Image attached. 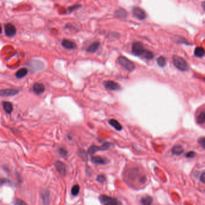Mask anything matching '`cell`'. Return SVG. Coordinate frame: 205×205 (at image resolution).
I'll use <instances>...</instances> for the list:
<instances>
[{"label":"cell","instance_id":"d4e9b609","mask_svg":"<svg viewBox=\"0 0 205 205\" xmlns=\"http://www.w3.org/2000/svg\"><path fill=\"white\" fill-rule=\"evenodd\" d=\"M154 54L149 50H146V51L144 53L143 55L142 56L143 58H145L147 60H152L154 58Z\"/></svg>","mask_w":205,"mask_h":205},{"label":"cell","instance_id":"7c38bea8","mask_svg":"<svg viewBox=\"0 0 205 205\" xmlns=\"http://www.w3.org/2000/svg\"><path fill=\"white\" fill-rule=\"evenodd\" d=\"M92 162L97 165H103L107 163L108 160L106 158H104L101 156H92L91 158Z\"/></svg>","mask_w":205,"mask_h":205},{"label":"cell","instance_id":"f1b7e54d","mask_svg":"<svg viewBox=\"0 0 205 205\" xmlns=\"http://www.w3.org/2000/svg\"><path fill=\"white\" fill-rule=\"evenodd\" d=\"M80 7H81V5L80 4H77V5H73V6H71V7H69L68 8V11L69 13H71L73 11L78 9V8Z\"/></svg>","mask_w":205,"mask_h":205},{"label":"cell","instance_id":"1f68e13d","mask_svg":"<svg viewBox=\"0 0 205 205\" xmlns=\"http://www.w3.org/2000/svg\"><path fill=\"white\" fill-rule=\"evenodd\" d=\"M200 179L201 182L205 184V172L201 174L200 178Z\"/></svg>","mask_w":205,"mask_h":205},{"label":"cell","instance_id":"7a4b0ae2","mask_svg":"<svg viewBox=\"0 0 205 205\" xmlns=\"http://www.w3.org/2000/svg\"><path fill=\"white\" fill-rule=\"evenodd\" d=\"M117 61L122 67H123L126 70L129 72L133 71L135 68L134 63L125 57L123 56L119 57L117 58Z\"/></svg>","mask_w":205,"mask_h":205},{"label":"cell","instance_id":"9c48e42d","mask_svg":"<svg viewBox=\"0 0 205 205\" xmlns=\"http://www.w3.org/2000/svg\"><path fill=\"white\" fill-rule=\"evenodd\" d=\"M33 90L34 93H36L37 95H39L44 93L45 90V87L42 83H36L34 84L33 86Z\"/></svg>","mask_w":205,"mask_h":205},{"label":"cell","instance_id":"2e32d148","mask_svg":"<svg viewBox=\"0 0 205 205\" xmlns=\"http://www.w3.org/2000/svg\"><path fill=\"white\" fill-rule=\"evenodd\" d=\"M28 73V70L25 67H22L19 69L15 73V76L18 79H21L25 77Z\"/></svg>","mask_w":205,"mask_h":205},{"label":"cell","instance_id":"ffe728a7","mask_svg":"<svg viewBox=\"0 0 205 205\" xmlns=\"http://www.w3.org/2000/svg\"><path fill=\"white\" fill-rule=\"evenodd\" d=\"M153 199L149 196H145L141 199V203L142 205H152Z\"/></svg>","mask_w":205,"mask_h":205},{"label":"cell","instance_id":"5b68a950","mask_svg":"<svg viewBox=\"0 0 205 205\" xmlns=\"http://www.w3.org/2000/svg\"><path fill=\"white\" fill-rule=\"evenodd\" d=\"M16 28L11 23H7L4 25V33L7 37H12L16 34Z\"/></svg>","mask_w":205,"mask_h":205},{"label":"cell","instance_id":"4316f807","mask_svg":"<svg viewBox=\"0 0 205 205\" xmlns=\"http://www.w3.org/2000/svg\"><path fill=\"white\" fill-rule=\"evenodd\" d=\"M198 143L199 144V145L203 149H205V137H200L199 140H198Z\"/></svg>","mask_w":205,"mask_h":205},{"label":"cell","instance_id":"836d02e7","mask_svg":"<svg viewBox=\"0 0 205 205\" xmlns=\"http://www.w3.org/2000/svg\"><path fill=\"white\" fill-rule=\"evenodd\" d=\"M202 8H203V10L205 11V2H202Z\"/></svg>","mask_w":205,"mask_h":205},{"label":"cell","instance_id":"3957f363","mask_svg":"<svg viewBox=\"0 0 205 205\" xmlns=\"http://www.w3.org/2000/svg\"><path fill=\"white\" fill-rule=\"evenodd\" d=\"M146 50L145 49L142 43L139 42H135L132 44V51L134 55L142 57Z\"/></svg>","mask_w":205,"mask_h":205},{"label":"cell","instance_id":"277c9868","mask_svg":"<svg viewBox=\"0 0 205 205\" xmlns=\"http://www.w3.org/2000/svg\"><path fill=\"white\" fill-rule=\"evenodd\" d=\"M99 199L101 203L104 204V205H122L121 203L117 199L105 195H101Z\"/></svg>","mask_w":205,"mask_h":205},{"label":"cell","instance_id":"e0dca14e","mask_svg":"<svg viewBox=\"0 0 205 205\" xmlns=\"http://www.w3.org/2000/svg\"><path fill=\"white\" fill-rule=\"evenodd\" d=\"M109 124L112 126L117 131H121L122 129V126L121 124L116 119H110L109 120Z\"/></svg>","mask_w":205,"mask_h":205},{"label":"cell","instance_id":"d6986e66","mask_svg":"<svg viewBox=\"0 0 205 205\" xmlns=\"http://www.w3.org/2000/svg\"><path fill=\"white\" fill-rule=\"evenodd\" d=\"M171 152L172 154L175 155H181L184 152V149L180 145H176L173 146V148H172Z\"/></svg>","mask_w":205,"mask_h":205},{"label":"cell","instance_id":"83f0119b","mask_svg":"<svg viewBox=\"0 0 205 205\" xmlns=\"http://www.w3.org/2000/svg\"><path fill=\"white\" fill-rule=\"evenodd\" d=\"M14 205H27V204L22 200L17 199L14 200Z\"/></svg>","mask_w":205,"mask_h":205},{"label":"cell","instance_id":"d6a6232c","mask_svg":"<svg viewBox=\"0 0 205 205\" xmlns=\"http://www.w3.org/2000/svg\"><path fill=\"white\" fill-rule=\"evenodd\" d=\"M60 153L63 156H66L67 154V151L64 150V149H60Z\"/></svg>","mask_w":205,"mask_h":205},{"label":"cell","instance_id":"52a82bcc","mask_svg":"<svg viewBox=\"0 0 205 205\" xmlns=\"http://www.w3.org/2000/svg\"><path fill=\"white\" fill-rule=\"evenodd\" d=\"M133 15L139 20H144L146 18L147 15L146 12L140 7H135L132 9Z\"/></svg>","mask_w":205,"mask_h":205},{"label":"cell","instance_id":"ac0fdd59","mask_svg":"<svg viewBox=\"0 0 205 205\" xmlns=\"http://www.w3.org/2000/svg\"><path fill=\"white\" fill-rule=\"evenodd\" d=\"M127 11L123 9V8H119L117 9L115 11V15L116 16L119 18H125L127 16Z\"/></svg>","mask_w":205,"mask_h":205},{"label":"cell","instance_id":"f546056e","mask_svg":"<svg viewBox=\"0 0 205 205\" xmlns=\"http://www.w3.org/2000/svg\"><path fill=\"white\" fill-rule=\"evenodd\" d=\"M106 181V177L103 175H99L97 177V181L100 183H103Z\"/></svg>","mask_w":205,"mask_h":205},{"label":"cell","instance_id":"7402d4cb","mask_svg":"<svg viewBox=\"0 0 205 205\" xmlns=\"http://www.w3.org/2000/svg\"><path fill=\"white\" fill-rule=\"evenodd\" d=\"M205 54V50L202 47H197L194 50V55L197 57H202Z\"/></svg>","mask_w":205,"mask_h":205},{"label":"cell","instance_id":"9a60e30c","mask_svg":"<svg viewBox=\"0 0 205 205\" xmlns=\"http://www.w3.org/2000/svg\"><path fill=\"white\" fill-rule=\"evenodd\" d=\"M100 45H101V44L98 41L94 42L89 45V47L87 49V51L90 53H94L98 50Z\"/></svg>","mask_w":205,"mask_h":205},{"label":"cell","instance_id":"484cf974","mask_svg":"<svg viewBox=\"0 0 205 205\" xmlns=\"http://www.w3.org/2000/svg\"><path fill=\"white\" fill-rule=\"evenodd\" d=\"M80 187L78 185H74L71 190V193L73 196H76L78 194L79 192H80Z\"/></svg>","mask_w":205,"mask_h":205},{"label":"cell","instance_id":"4dcf8cb0","mask_svg":"<svg viewBox=\"0 0 205 205\" xmlns=\"http://www.w3.org/2000/svg\"><path fill=\"white\" fill-rule=\"evenodd\" d=\"M194 156H195V152H193V151L189 152L188 153H187V154H186V157H187V158H193Z\"/></svg>","mask_w":205,"mask_h":205},{"label":"cell","instance_id":"44dd1931","mask_svg":"<svg viewBox=\"0 0 205 205\" xmlns=\"http://www.w3.org/2000/svg\"><path fill=\"white\" fill-rule=\"evenodd\" d=\"M98 151H102L101 146L99 147V146H95V145H93V146H91L89 148L88 153L90 154V155H92L95 154Z\"/></svg>","mask_w":205,"mask_h":205},{"label":"cell","instance_id":"6da1fadb","mask_svg":"<svg viewBox=\"0 0 205 205\" xmlns=\"http://www.w3.org/2000/svg\"><path fill=\"white\" fill-rule=\"evenodd\" d=\"M173 61L176 67L181 71H187L189 69L187 61L180 56L176 55H173Z\"/></svg>","mask_w":205,"mask_h":205},{"label":"cell","instance_id":"cb8c5ba5","mask_svg":"<svg viewBox=\"0 0 205 205\" xmlns=\"http://www.w3.org/2000/svg\"><path fill=\"white\" fill-rule=\"evenodd\" d=\"M157 63L160 66V67H164L165 65H166V60L165 58L161 56V57H159L158 58H157Z\"/></svg>","mask_w":205,"mask_h":205},{"label":"cell","instance_id":"30bf717a","mask_svg":"<svg viewBox=\"0 0 205 205\" xmlns=\"http://www.w3.org/2000/svg\"><path fill=\"white\" fill-rule=\"evenodd\" d=\"M55 167L57 170V171L61 175L63 176H64L66 175V165L60 161H58L55 162Z\"/></svg>","mask_w":205,"mask_h":205},{"label":"cell","instance_id":"5bb4252c","mask_svg":"<svg viewBox=\"0 0 205 205\" xmlns=\"http://www.w3.org/2000/svg\"><path fill=\"white\" fill-rule=\"evenodd\" d=\"M2 108L4 110V111L7 113V114H11L13 109V106L12 103L8 101H3L2 102Z\"/></svg>","mask_w":205,"mask_h":205},{"label":"cell","instance_id":"8992f818","mask_svg":"<svg viewBox=\"0 0 205 205\" xmlns=\"http://www.w3.org/2000/svg\"><path fill=\"white\" fill-rule=\"evenodd\" d=\"M105 89L111 91H119L121 90L120 84L113 81H106L103 83Z\"/></svg>","mask_w":205,"mask_h":205},{"label":"cell","instance_id":"603a6c76","mask_svg":"<svg viewBox=\"0 0 205 205\" xmlns=\"http://www.w3.org/2000/svg\"><path fill=\"white\" fill-rule=\"evenodd\" d=\"M197 122L199 124L205 123V111L201 112L197 117Z\"/></svg>","mask_w":205,"mask_h":205},{"label":"cell","instance_id":"8fae6325","mask_svg":"<svg viewBox=\"0 0 205 205\" xmlns=\"http://www.w3.org/2000/svg\"><path fill=\"white\" fill-rule=\"evenodd\" d=\"M61 45L63 47L67 50H75L76 48V44L69 39H63L61 41Z\"/></svg>","mask_w":205,"mask_h":205},{"label":"cell","instance_id":"ba28073f","mask_svg":"<svg viewBox=\"0 0 205 205\" xmlns=\"http://www.w3.org/2000/svg\"><path fill=\"white\" fill-rule=\"evenodd\" d=\"M19 92V89H7L0 91V95L1 96H11L17 95Z\"/></svg>","mask_w":205,"mask_h":205},{"label":"cell","instance_id":"4fadbf2b","mask_svg":"<svg viewBox=\"0 0 205 205\" xmlns=\"http://www.w3.org/2000/svg\"><path fill=\"white\" fill-rule=\"evenodd\" d=\"M42 202L44 205H49L50 203V192L48 190H44L41 194Z\"/></svg>","mask_w":205,"mask_h":205}]
</instances>
